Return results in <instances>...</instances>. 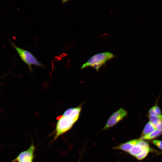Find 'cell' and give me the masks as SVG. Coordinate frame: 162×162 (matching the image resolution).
Wrapping results in <instances>:
<instances>
[{"label": "cell", "mask_w": 162, "mask_h": 162, "mask_svg": "<svg viewBox=\"0 0 162 162\" xmlns=\"http://www.w3.org/2000/svg\"><path fill=\"white\" fill-rule=\"evenodd\" d=\"M82 104L76 107L66 110L57 122L54 140L69 130L78 119Z\"/></svg>", "instance_id": "cell-1"}, {"label": "cell", "mask_w": 162, "mask_h": 162, "mask_svg": "<svg viewBox=\"0 0 162 162\" xmlns=\"http://www.w3.org/2000/svg\"><path fill=\"white\" fill-rule=\"evenodd\" d=\"M114 55L112 53L106 52L97 53L91 57L82 66L81 69L87 67H91L98 72L100 68L109 60L113 58Z\"/></svg>", "instance_id": "cell-2"}, {"label": "cell", "mask_w": 162, "mask_h": 162, "mask_svg": "<svg viewBox=\"0 0 162 162\" xmlns=\"http://www.w3.org/2000/svg\"><path fill=\"white\" fill-rule=\"evenodd\" d=\"M12 46L22 61L27 64L31 71H32V65L38 67H44V65L39 62L36 58L29 51L22 49L16 46L12 42Z\"/></svg>", "instance_id": "cell-3"}, {"label": "cell", "mask_w": 162, "mask_h": 162, "mask_svg": "<svg viewBox=\"0 0 162 162\" xmlns=\"http://www.w3.org/2000/svg\"><path fill=\"white\" fill-rule=\"evenodd\" d=\"M127 115V111L120 108L110 117L103 129L105 130L113 126Z\"/></svg>", "instance_id": "cell-4"}, {"label": "cell", "mask_w": 162, "mask_h": 162, "mask_svg": "<svg viewBox=\"0 0 162 162\" xmlns=\"http://www.w3.org/2000/svg\"><path fill=\"white\" fill-rule=\"evenodd\" d=\"M34 150L35 147L32 143L28 149L21 152L11 162L33 161Z\"/></svg>", "instance_id": "cell-5"}, {"label": "cell", "mask_w": 162, "mask_h": 162, "mask_svg": "<svg viewBox=\"0 0 162 162\" xmlns=\"http://www.w3.org/2000/svg\"><path fill=\"white\" fill-rule=\"evenodd\" d=\"M148 146L149 145L147 142L140 139L129 153L131 155L135 157L140 154L144 148Z\"/></svg>", "instance_id": "cell-6"}, {"label": "cell", "mask_w": 162, "mask_h": 162, "mask_svg": "<svg viewBox=\"0 0 162 162\" xmlns=\"http://www.w3.org/2000/svg\"><path fill=\"white\" fill-rule=\"evenodd\" d=\"M140 140V139L133 140L115 147L113 148L115 149H120L129 152Z\"/></svg>", "instance_id": "cell-7"}, {"label": "cell", "mask_w": 162, "mask_h": 162, "mask_svg": "<svg viewBox=\"0 0 162 162\" xmlns=\"http://www.w3.org/2000/svg\"><path fill=\"white\" fill-rule=\"evenodd\" d=\"M162 133V131L157 130L146 135L142 136L139 139L143 140H152L159 136Z\"/></svg>", "instance_id": "cell-8"}, {"label": "cell", "mask_w": 162, "mask_h": 162, "mask_svg": "<svg viewBox=\"0 0 162 162\" xmlns=\"http://www.w3.org/2000/svg\"><path fill=\"white\" fill-rule=\"evenodd\" d=\"M157 130L155 126L149 121L145 125L143 129L142 136L147 134L151 132Z\"/></svg>", "instance_id": "cell-9"}, {"label": "cell", "mask_w": 162, "mask_h": 162, "mask_svg": "<svg viewBox=\"0 0 162 162\" xmlns=\"http://www.w3.org/2000/svg\"><path fill=\"white\" fill-rule=\"evenodd\" d=\"M150 151L149 146L144 148L141 152L135 156L138 160H141L144 158L148 155Z\"/></svg>", "instance_id": "cell-10"}, {"label": "cell", "mask_w": 162, "mask_h": 162, "mask_svg": "<svg viewBox=\"0 0 162 162\" xmlns=\"http://www.w3.org/2000/svg\"><path fill=\"white\" fill-rule=\"evenodd\" d=\"M149 115H161V110L157 105H154L151 107L148 111Z\"/></svg>", "instance_id": "cell-11"}, {"label": "cell", "mask_w": 162, "mask_h": 162, "mask_svg": "<svg viewBox=\"0 0 162 162\" xmlns=\"http://www.w3.org/2000/svg\"><path fill=\"white\" fill-rule=\"evenodd\" d=\"M162 117V115H149V121L154 126L158 122Z\"/></svg>", "instance_id": "cell-12"}, {"label": "cell", "mask_w": 162, "mask_h": 162, "mask_svg": "<svg viewBox=\"0 0 162 162\" xmlns=\"http://www.w3.org/2000/svg\"><path fill=\"white\" fill-rule=\"evenodd\" d=\"M153 144L159 149L162 150V141L159 140H154Z\"/></svg>", "instance_id": "cell-13"}, {"label": "cell", "mask_w": 162, "mask_h": 162, "mask_svg": "<svg viewBox=\"0 0 162 162\" xmlns=\"http://www.w3.org/2000/svg\"><path fill=\"white\" fill-rule=\"evenodd\" d=\"M154 126L157 130L162 131V117L158 122Z\"/></svg>", "instance_id": "cell-14"}, {"label": "cell", "mask_w": 162, "mask_h": 162, "mask_svg": "<svg viewBox=\"0 0 162 162\" xmlns=\"http://www.w3.org/2000/svg\"><path fill=\"white\" fill-rule=\"evenodd\" d=\"M68 1V0H62V4H64Z\"/></svg>", "instance_id": "cell-15"}, {"label": "cell", "mask_w": 162, "mask_h": 162, "mask_svg": "<svg viewBox=\"0 0 162 162\" xmlns=\"http://www.w3.org/2000/svg\"><path fill=\"white\" fill-rule=\"evenodd\" d=\"M33 161H29V162H32Z\"/></svg>", "instance_id": "cell-16"}]
</instances>
